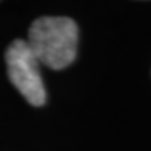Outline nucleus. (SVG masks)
<instances>
[{
	"instance_id": "1",
	"label": "nucleus",
	"mask_w": 151,
	"mask_h": 151,
	"mask_svg": "<svg viewBox=\"0 0 151 151\" xmlns=\"http://www.w3.org/2000/svg\"><path fill=\"white\" fill-rule=\"evenodd\" d=\"M26 43L40 65L63 70L77 54V25L70 17H39L29 26Z\"/></svg>"
},
{
	"instance_id": "2",
	"label": "nucleus",
	"mask_w": 151,
	"mask_h": 151,
	"mask_svg": "<svg viewBox=\"0 0 151 151\" xmlns=\"http://www.w3.org/2000/svg\"><path fill=\"white\" fill-rule=\"evenodd\" d=\"M11 83L34 106L46 102V91L40 74V63L25 40H14L5 54Z\"/></svg>"
}]
</instances>
